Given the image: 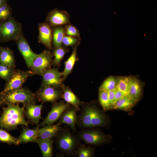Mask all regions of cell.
<instances>
[{
    "label": "cell",
    "instance_id": "cell-12",
    "mask_svg": "<svg viewBox=\"0 0 157 157\" xmlns=\"http://www.w3.org/2000/svg\"><path fill=\"white\" fill-rule=\"evenodd\" d=\"M24 115L28 120V122L38 126L40 120L42 119L41 110L43 107V103L37 105L35 101H31L23 105Z\"/></svg>",
    "mask_w": 157,
    "mask_h": 157
},
{
    "label": "cell",
    "instance_id": "cell-27",
    "mask_svg": "<svg viewBox=\"0 0 157 157\" xmlns=\"http://www.w3.org/2000/svg\"><path fill=\"white\" fill-rule=\"evenodd\" d=\"M0 142L11 145H19L20 144L18 138L13 137L6 130L0 128Z\"/></svg>",
    "mask_w": 157,
    "mask_h": 157
},
{
    "label": "cell",
    "instance_id": "cell-11",
    "mask_svg": "<svg viewBox=\"0 0 157 157\" xmlns=\"http://www.w3.org/2000/svg\"><path fill=\"white\" fill-rule=\"evenodd\" d=\"M41 85L50 86L61 88L63 84L62 73L59 71L58 67L51 68L46 70L42 76Z\"/></svg>",
    "mask_w": 157,
    "mask_h": 157
},
{
    "label": "cell",
    "instance_id": "cell-25",
    "mask_svg": "<svg viewBox=\"0 0 157 157\" xmlns=\"http://www.w3.org/2000/svg\"><path fill=\"white\" fill-rule=\"evenodd\" d=\"M52 30V44L53 48L63 46L62 40L65 35L64 25L53 27Z\"/></svg>",
    "mask_w": 157,
    "mask_h": 157
},
{
    "label": "cell",
    "instance_id": "cell-38",
    "mask_svg": "<svg viewBox=\"0 0 157 157\" xmlns=\"http://www.w3.org/2000/svg\"><path fill=\"white\" fill-rule=\"evenodd\" d=\"M6 104L3 95L0 92V108L4 104Z\"/></svg>",
    "mask_w": 157,
    "mask_h": 157
},
{
    "label": "cell",
    "instance_id": "cell-1",
    "mask_svg": "<svg viewBox=\"0 0 157 157\" xmlns=\"http://www.w3.org/2000/svg\"><path fill=\"white\" fill-rule=\"evenodd\" d=\"M76 125L81 129L106 125V116L94 101L82 102Z\"/></svg>",
    "mask_w": 157,
    "mask_h": 157
},
{
    "label": "cell",
    "instance_id": "cell-13",
    "mask_svg": "<svg viewBox=\"0 0 157 157\" xmlns=\"http://www.w3.org/2000/svg\"><path fill=\"white\" fill-rule=\"evenodd\" d=\"M46 22L52 27L70 24L69 15L66 11L55 8L48 14Z\"/></svg>",
    "mask_w": 157,
    "mask_h": 157
},
{
    "label": "cell",
    "instance_id": "cell-20",
    "mask_svg": "<svg viewBox=\"0 0 157 157\" xmlns=\"http://www.w3.org/2000/svg\"><path fill=\"white\" fill-rule=\"evenodd\" d=\"M39 128L37 126L33 129L23 127L18 138L20 144L29 142H35L38 138Z\"/></svg>",
    "mask_w": 157,
    "mask_h": 157
},
{
    "label": "cell",
    "instance_id": "cell-36",
    "mask_svg": "<svg viewBox=\"0 0 157 157\" xmlns=\"http://www.w3.org/2000/svg\"><path fill=\"white\" fill-rule=\"evenodd\" d=\"M124 95H125L122 92L116 89L115 91L114 101L111 108L116 102L122 98Z\"/></svg>",
    "mask_w": 157,
    "mask_h": 157
},
{
    "label": "cell",
    "instance_id": "cell-24",
    "mask_svg": "<svg viewBox=\"0 0 157 157\" xmlns=\"http://www.w3.org/2000/svg\"><path fill=\"white\" fill-rule=\"evenodd\" d=\"M137 101L129 95H125L116 102L111 109L129 110L131 109Z\"/></svg>",
    "mask_w": 157,
    "mask_h": 157
},
{
    "label": "cell",
    "instance_id": "cell-6",
    "mask_svg": "<svg viewBox=\"0 0 157 157\" xmlns=\"http://www.w3.org/2000/svg\"><path fill=\"white\" fill-rule=\"evenodd\" d=\"M53 57L52 52L47 50L38 54L30 68L33 76L37 75L42 76L46 70L51 68Z\"/></svg>",
    "mask_w": 157,
    "mask_h": 157
},
{
    "label": "cell",
    "instance_id": "cell-34",
    "mask_svg": "<svg viewBox=\"0 0 157 157\" xmlns=\"http://www.w3.org/2000/svg\"><path fill=\"white\" fill-rule=\"evenodd\" d=\"M81 38L65 35L62 40V43L64 46H78L80 43Z\"/></svg>",
    "mask_w": 157,
    "mask_h": 157
},
{
    "label": "cell",
    "instance_id": "cell-19",
    "mask_svg": "<svg viewBox=\"0 0 157 157\" xmlns=\"http://www.w3.org/2000/svg\"><path fill=\"white\" fill-rule=\"evenodd\" d=\"M129 83L128 95L138 101L142 93V85L136 77L129 76Z\"/></svg>",
    "mask_w": 157,
    "mask_h": 157
},
{
    "label": "cell",
    "instance_id": "cell-39",
    "mask_svg": "<svg viewBox=\"0 0 157 157\" xmlns=\"http://www.w3.org/2000/svg\"><path fill=\"white\" fill-rule=\"evenodd\" d=\"M8 0H0V7L7 3Z\"/></svg>",
    "mask_w": 157,
    "mask_h": 157
},
{
    "label": "cell",
    "instance_id": "cell-32",
    "mask_svg": "<svg viewBox=\"0 0 157 157\" xmlns=\"http://www.w3.org/2000/svg\"><path fill=\"white\" fill-rule=\"evenodd\" d=\"M12 10L7 3L0 7V24L3 23L12 18Z\"/></svg>",
    "mask_w": 157,
    "mask_h": 157
},
{
    "label": "cell",
    "instance_id": "cell-29",
    "mask_svg": "<svg viewBox=\"0 0 157 157\" xmlns=\"http://www.w3.org/2000/svg\"><path fill=\"white\" fill-rule=\"evenodd\" d=\"M94 148L89 146H86L80 143L78 147L77 154L78 157H92L94 156Z\"/></svg>",
    "mask_w": 157,
    "mask_h": 157
},
{
    "label": "cell",
    "instance_id": "cell-23",
    "mask_svg": "<svg viewBox=\"0 0 157 157\" xmlns=\"http://www.w3.org/2000/svg\"><path fill=\"white\" fill-rule=\"evenodd\" d=\"M54 141L53 139H37L35 142L39 146L43 157H53Z\"/></svg>",
    "mask_w": 157,
    "mask_h": 157
},
{
    "label": "cell",
    "instance_id": "cell-22",
    "mask_svg": "<svg viewBox=\"0 0 157 157\" xmlns=\"http://www.w3.org/2000/svg\"><path fill=\"white\" fill-rule=\"evenodd\" d=\"M78 46L73 47L72 51L70 56L65 62V68L62 72V80L64 81L71 73L75 62L78 60L77 56V48Z\"/></svg>",
    "mask_w": 157,
    "mask_h": 157
},
{
    "label": "cell",
    "instance_id": "cell-37",
    "mask_svg": "<svg viewBox=\"0 0 157 157\" xmlns=\"http://www.w3.org/2000/svg\"><path fill=\"white\" fill-rule=\"evenodd\" d=\"M115 90L108 91L109 100L110 106V109H111L114 101Z\"/></svg>",
    "mask_w": 157,
    "mask_h": 157
},
{
    "label": "cell",
    "instance_id": "cell-3",
    "mask_svg": "<svg viewBox=\"0 0 157 157\" xmlns=\"http://www.w3.org/2000/svg\"><path fill=\"white\" fill-rule=\"evenodd\" d=\"M55 138L56 148L58 151L69 157L77 155L80 140L77 135L71 132L68 126L62 127Z\"/></svg>",
    "mask_w": 157,
    "mask_h": 157
},
{
    "label": "cell",
    "instance_id": "cell-31",
    "mask_svg": "<svg viewBox=\"0 0 157 157\" xmlns=\"http://www.w3.org/2000/svg\"><path fill=\"white\" fill-rule=\"evenodd\" d=\"M129 83V76L118 77L117 89L122 92L125 95H128Z\"/></svg>",
    "mask_w": 157,
    "mask_h": 157
},
{
    "label": "cell",
    "instance_id": "cell-9",
    "mask_svg": "<svg viewBox=\"0 0 157 157\" xmlns=\"http://www.w3.org/2000/svg\"><path fill=\"white\" fill-rule=\"evenodd\" d=\"M61 88L41 85L35 94L36 98L42 102L54 103L62 98Z\"/></svg>",
    "mask_w": 157,
    "mask_h": 157
},
{
    "label": "cell",
    "instance_id": "cell-26",
    "mask_svg": "<svg viewBox=\"0 0 157 157\" xmlns=\"http://www.w3.org/2000/svg\"><path fill=\"white\" fill-rule=\"evenodd\" d=\"M52 54L54 57L52 61V65L54 67H59L61 65V62L65 54L69 51L67 47L64 46L53 48Z\"/></svg>",
    "mask_w": 157,
    "mask_h": 157
},
{
    "label": "cell",
    "instance_id": "cell-7",
    "mask_svg": "<svg viewBox=\"0 0 157 157\" xmlns=\"http://www.w3.org/2000/svg\"><path fill=\"white\" fill-rule=\"evenodd\" d=\"M77 135L80 140L88 145H100L106 143L108 140V136L99 130L81 129Z\"/></svg>",
    "mask_w": 157,
    "mask_h": 157
},
{
    "label": "cell",
    "instance_id": "cell-14",
    "mask_svg": "<svg viewBox=\"0 0 157 157\" xmlns=\"http://www.w3.org/2000/svg\"><path fill=\"white\" fill-rule=\"evenodd\" d=\"M15 41L27 67L30 68L38 54L32 51L27 41L22 34Z\"/></svg>",
    "mask_w": 157,
    "mask_h": 157
},
{
    "label": "cell",
    "instance_id": "cell-16",
    "mask_svg": "<svg viewBox=\"0 0 157 157\" xmlns=\"http://www.w3.org/2000/svg\"><path fill=\"white\" fill-rule=\"evenodd\" d=\"M39 42L49 50L53 48L52 44V27L47 22L39 23L38 26Z\"/></svg>",
    "mask_w": 157,
    "mask_h": 157
},
{
    "label": "cell",
    "instance_id": "cell-35",
    "mask_svg": "<svg viewBox=\"0 0 157 157\" xmlns=\"http://www.w3.org/2000/svg\"><path fill=\"white\" fill-rule=\"evenodd\" d=\"M64 26L65 35L80 38L79 31L76 27L70 24L65 25Z\"/></svg>",
    "mask_w": 157,
    "mask_h": 157
},
{
    "label": "cell",
    "instance_id": "cell-21",
    "mask_svg": "<svg viewBox=\"0 0 157 157\" xmlns=\"http://www.w3.org/2000/svg\"><path fill=\"white\" fill-rule=\"evenodd\" d=\"M0 63L15 68V59L11 50L8 47H0Z\"/></svg>",
    "mask_w": 157,
    "mask_h": 157
},
{
    "label": "cell",
    "instance_id": "cell-30",
    "mask_svg": "<svg viewBox=\"0 0 157 157\" xmlns=\"http://www.w3.org/2000/svg\"><path fill=\"white\" fill-rule=\"evenodd\" d=\"M99 100L100 105L104 110L107 111L110 109L108 91L99 89Z\"/></svg>",
    "mask_w": 157,
    "mask_h": 157
},
{
    "label": "cell",
    "instance_id": "cell-33",
    "mask_svg": "<svg viewBox=\"0 0 157 157\" xmlns=\"http://www.w3.org/2000/svg\"><path fill=\"white\" fill-rule=\"evenodd\" d=\"M15 68L0 63V77L7 82L11 77Z\"/></svg>",
    "mask_w": 157,
    "mask_h": 157
},
{
    "label": "cell",
    "instance_id": "cell-17",
    "mask_svg": "<svg viewBox=\"0 0 157 157\" xmlns=\"http://www.w3.org/2000/svg\"><path fill=\"white\" fill-rule=\"evenodd\" d=\"M61 125L57 123L55 124L47 125L38 129V138L42 139H52L55 138L62 128Z\"/></svg>",
    "mask_w": 157,
    "mask_h": 157
},
{
    "label": "cell",
    "instance_id": "cell-10",
    "mask_svg": "<svg viewBox=\"0 0 157 157\" xmlns=\"http://www.w3.org/2000/svg\"><path fill=\"white\" fill-rule=\"evenodd\" d=\"M70 104L60 101L52 104L50 111L43 121L39 125V128L47 125L53 124L57 122L63 112L67 109Z\"/></svg>",
    "mask_w": 157,
    "mask_h": 157
},
{
    "label": "cell",
    "instance_id": "cell-2",
    "mask_svg": "<svg viewBox=\"0 0 157 157\" xmlns=\"http://www.w3.org/2000/svg\"><path fill=\"white\" fill-rule=\"evenodd\" d=\"M7 106L2 107L0 116V127L7 131L18 129L19 125L28 127V122L24 119V108L20 107L19 104H7Z\"/></svg>",
    "mask_w": 157,
    "mask_h": 157
},
{
    "label": "cell",
    "instance_id": "cell-28",
    "mask_svg": "<svg viewBox=\"0 0 157 157\" xmlns=\"http://www.w3.org/2000/svg\"><path fill=\"white\" fill-rule=\"evenodd\" d=\"M117 77L110 76L102 83L99 88V90L107 91L115 90L117 88Z\"/></svg>",
    "mask_w": 157,
    "mask_h": 157
},
{
    "label": "cell",
    "instance_id": "cell-5",
    "mask_svg": "<svg viewBox=\"0 0 157 157\" xmlns=\"http://www.w3.org/2000/svg\"><path fill=\"white\" fill-rule=\"evenodd\" d=\"M2 94L6 104L22 103L24 105L37 99L35 93L22 87Z\"/></svg>",
    "mask_w": 157,
    "mask_h": 157
},
{
    "label": "cell",
    "instance_id": "cell-15",
    "mask_svg": "<svg viewBox=\"0 0 157 157\" xmlns=\"http://www.w3.org/2000/svg\"><path fill=\"white\" fill-rule=\"evenodd\" d=\"M78 110L74 106L70 105L69 107L65 110L60 117L58 123L61 125L66 124L70 127L73 133L76 131V122Z\"/></svg>",
    "mask_w": 157,
    "mask_h": 157
},
{
    "label": "cell",
    "instance_id": "cell-8",
    "mask_svg": "<svg viewBox=\"0 0 157 157\" xmlns=\"http://www.w3.org/2000/svg\"><path fill=\"white\" fill-rule=\"evenodd\" d=\"M31 76L32 73L30 69L27 71L15 69L1 93L4 94L22 88L28 78Z\"/></svg>",
    "mask_w": 157,
    "mask_h": 157
},
{
    "label": "cell",
    "instance_id": "cell-4",
    "mask_svg": "<svg viewBox=\"0 0 157 157\" xmlns=\"http://www.w3.org/2000/svg\"><path fill=\"white\" fill-rule=\"evenodd\" d=\"M22 25L12 17L0 24V40L3 42L16 40L22 35Z\"/></svg>",
    "mask_w": 157,
    "mask_h": 157
},
{
    "label": "cell",
    "instance_id": "cell-18",
    "mask_svg": "<svg viewBox=\"0 0 157 157\" xmlns=\"http://www.w3.org/2000/svg\"><path fill=\"white\" fill-rule=\"evenodd\" d=\"M61 88L62 91L61 98L66 103L72 105L79 111L82 101L68 86L63 84Z\"/></svg>",
    "mask_w": 157,
    "mask_h": 157
}]
</instances>
